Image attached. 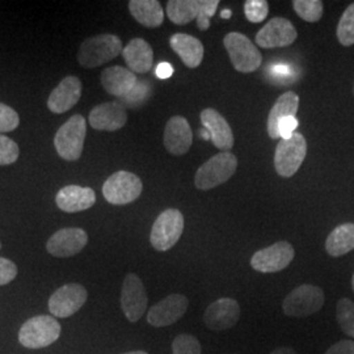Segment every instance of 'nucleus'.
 Returning <instances> with one entry per match:
<instances>
[{"instance_id": "nucleus-1", "label": "nucleus", "mask_w": 354, "mask_h": 354, "mask_svg": "<svg viewBox=\"0 0 354 354\" xmlns=\"http://www.w3.org/2000/svg\"><path fill=\"white\" fill-rule=\"evenodd\" d=\"M124 45L114 35H99L83 41L77 51V62L84 68H96L122 54Z\"/></svg>"}, {"instance_id": "nucleus-2", "label": "nucleus", "mask_w": 354, "mask_h": 354, "mask_svg": "<svg viewBox=\"0 0 354 354\" xmlns=\"http://www.w3.org/2000/svg\"><path fill=\"white\" fill-rule=\"evenodd\" d=\"M86 134L87 121L82 114H74L58 129L54 137V147L58 155L67 162L77 160L83 153Z\"/></svg>"}, {"instance_id": "nucleus-3", "label": "nucleus", "mask_w": 354, "mask_h": 354, "mask_svg": "<svg viewBox=\"0 0 354 354\" xmlns=\"http://www.w3.org/2000/svg\"><path fill=\"white\" fill-rule=\"evenodd\" d=\"M236 168L238 159L232 152H219L197 169L194 185L200 190L213 189L234 176Z\"/></svg>"}, {"instance_id": "nucleus-4", "label": "nucleus", "mask_w": 354, "mask_h": 354, "mask_svg": "<svg viewBox=\"0 0 354 354\" xmlns=\"http://www.w3.org/2000/svg\"><path fill=\"white\" fill-rule=\"evenodd\" d=\"M61 324L54 317H30L19 330V342L28 349H42L57 342L61 336Z\"/></svg>"}, {"instance_id": "nucleus-5", "label": "nucleus", "mask_w": 354, "mask_h": 354, "mask_svg": "<svg viewBox=\"0 0 354 354\" xmlns=\"http://www.w3.org/2000/svg\"><path fill=\"white\" fill-rule=\"evenodd\" d=\"M223 44L230 61L236 71L250 74L260 68L263 64V55L247 36L238 32H231L223 38Z\"/></svg>"}, {"instance_id": "nucleus-6", "label": "nucleus", "mask_w": 354, "mask_h": 354, "mask_svg": "<svg viewBox=\"0 0 354 354\" xmlns=\"http://www.w3.org/2000/svg\"><path fill=\"white\" fill-rule=\"evenodd\" d=\"M326 302L324 291L314 285H301L291 290L282 302V311L291 317H306L317 314Z\"/></svg>"}, {"instance_id": "nucleus-7", "label": "nucleus", "mask_w": 354, "mask_h": 354, "mask_svg": "<svg viewBox=\"0 0 354 354\" xmlns=\"http://www.w3.org/2000/svg\"><path fill=\"white\" fill-rule=\"evenodd\" d=\"M184 231V215L177 209H167L153 222L150 234L151 245L159 252L169 251L180 241Z\"/></svg>"}, {"instance_id": "nucleus-8", "label": "nucleus", "mask_w": 354, "mask_h": 354, "mask_svg": "<svg viewBox=\"0 0 354 354\" xmlns=\"http://www.w3.org/2000/svg\"><path fill=\"white\" fill-rule=\"evenodd\" d=\"M143 184L136 174L118 171L106 178L102 185L104 198L112 205H127L140 198Z\"/></svg>"}, {"instance_id": "nucleus-9", "label": "nucleus", "mask_w": 354, "mask_h": 354, "mask_svg": "<svg viewBox=\"0 0 354 354\" xmlns=\"http://www.w3.org/2000/svg\"><path fill=\"white\" fill-rule=\"evenodd\" d=\"M307 142L301 133L289 140H281L274 152V168L279 176H294L306 159Z\"/></svg>"}, {"instance_id": "nucleus-10", "label": "nucleus", "mask_w": 354, "mask_h": 354, "mask_svg": "<svg viewBox=\"0 0 354 354\" xmlns=\"http://www.w3.org/2000/svg\"><path fill=\"white\" fill-rule=\"evenodd\" d=\"M295 256L294 247L288 241H277L254 253L251 266L260 273H277L290 266Z\"/></svg>"}, {"instance_id": "nucleus-11", "label": "nucleus", "mask_w": 354, "mask_h": 354, "mask_svg": "<svg viewBox=\"0 0 354 354\" xmlns=\"http://www.w3.org/2000/svg\"><path fill=\"white\" fill-rule=\"evenodd\" d=\"M147 292L142 279L136 273H129L122 282L121 308L130 323H137L147 310Z\"/></svg>"}, {"instance_id": "nucleus-12", "label": "nucleus", "mask_w": 354, "mask_h": 354, "mask_svg": "<svg viewBox=\"0 0 354 354\" xmlns=\"http://www.w3.org/2000/svg\"><path fill=\"white\" fill-rule=\"evenodd\" d=\"M88 292L79 283H67L51 294L49 311L55 317H70L87 302Z\"/></svg>"}, {"instance_id": "nucleus-13", "label": "nucleus", "mask_w": 354, "mask_h": 354, "mask_svg": "<svg viewBox=\"0 0 354 354\" xmlns=\"http://www.w3.org/2000/svg\"><path fill=\"white\" fill-rule=\"evenodd\" d=\"M189 307V299L183 294H171L153 304L147 313V322L152 327L162 328L175 324L185 315Z\"/></svg>"}, {"instance_id": "nucleus-14", "label": "nucleus", "mask_w": 354, "mask_h": 354, "mask_svg": "<svg viewBox=\"0 0 354 354\" xmlns=\"http://www.w3.org/2000/svg\"><path fill=\"white\" fill-rule=\"evenodd\" d=\"M241 319V306L232 298H219L209 304L203 314V323L214 332L227 330L238 324Z\"/></svg>"}, {"instance_id": "nucleus-15", "label": "nucleus", "mask_w": 354, "mask_h": 354, "mask_svg": "<svg viewBox=\"0 0 354 354\" xmlns=\"http://www.w3.org/2000/svg\"><path fill=\"white\" fill-rule=\"evenodd\" d=\"M298 37L297 29L290 20L283 17L272 19L256 35V44L264 49L286 48Z\"/></svg>"}, {"instance_id": "nucleus-16", "label": "nucleus", "mask_w": 354, "mask_h": 354, "mask_svg": "<svg viewBox=\"0 0 354 354\" xmlns=\"http://www.w3.org/2000/svg\"><path fill=\"white\" fill-rule=\"evenodd\" d=\"M87 243L88 235L83 228H62L49 238L46 243V251L54 257H71L82 252Z\"/></svg>"}, {"instance_id": "nucleus-17", "label": "nucleus", "mask_w": 354, "mask_h": 354, "mask_svg": "<svg viewBox=\"0 0 354 354\" xmlns=\"http://www.w3.org/2000/svg\"><path fill=\"white\" fill-rule=\"evenodd\" d=\"M88 122L99 131L120 130L127 125V108L121 102H102L91 111Z\"/></svg>"}, {"instance_id": "nucleus-18", "label": "nucleus", "mask_w": 354, "mask_h": 354, "mask_svg": "<svg viewBox=\"0 0 354 354\" xmlns=\"http://www.w3.org/2000/svg\"><path fill=\"white\" fill-rule=\"evenodd\" d=\"M163 143L165 150L175 156H181L189 151L193 143V133L188 120L181 115L169 118L165 125Z\"/></svg>"}, {"instance_id": "nucleus-19", "label": "nucleus", "mask_w": 354, "mask_h": 354, "mask_svg": "<svg viewBox=\"0 0 354 354\" xmlns=\"http://www.w3.org/2000/svg\"><path fill=\"white\" fill-rule=\"evenodd\" d=\"M83 86L79 77L66 76L62 82L53 89L48 100V108L53 113L62 114L75 106L82 97Z\"/></svg>"}, {"instance_id": "nucleus-20", "label": "nucleus", "mask_w": 354, "mask_h": 354, "mask_svg": "<svg viewBox=\"0 0 354 354\" xmlns=\"http://www.w3.org/2000/svg\"><path fill=\"white\" fill-rule=\"evenodd\" d=\"M201 124L212 137V142L221 151H230L234 147V134L232 129L228 125L225 117L218 111L207 108L203 109L201 114Z\"/></svg>"}, {"instance_id": "nucleus-21", "label": "nucleus", "mask_w": 354, "mask_h": 354, "mask_svg": "<svg viewBox=\"0 0 354 354\" xmlns=\"http://www.w3.org/2000/svg\"><path fill=\"white\" fill-rule=\"evenodd\" d=\"M96 203V193L88 187L67 185L55 196L57 206L64 213H79L92 207Z\"/></svg>"}, {"instance_id": "nucleus-22", "label": "nucleus", "mask_w": 354, "mask_h": 354, "mask_svg": "<svg viewBox=\"0 0 354 354\" xmlns=\"http://www.w3.org/2000/svg\"><path fill=\"white\" fill-rule=\"evenodd\" d=\"M127 68L134 74H146L153 64V50L151 45L143 38H133L122 50Z\"/></svg>"}, {"instance_id": "nucleus-23", "label": "nucleus", "mask_w": 354, "mask_h": 354, "mask_svg": "<svg viewBox=\"0 0 354 354\" xmlns=\"http://www.w3.org/2000/svg\"><path fill=\"white\" fill-rule=\"evenodd\" d=\"M102 88L115 97H124L136 87L138 79L129 68L121 66H112L105 68L100 76Z\"/></svg>"}, {"instance_id": "nucleus-24", "label": "nucleus", "mask_w": 354, "mask_h": 354, "mask_svg": "<svg viewBox=\"0 0 354 354\" xmlns=\"http://www.w3.org/2000/svg\"><path fill=\"white\" fill-rule=\"evenodd\" d=\"M298 108H299V96L295 92L288 91L279 96V100L272 106L268 117V136L272 140H279V121L290 115L295 117Z\"/></svg>"}, {"instance_id": "nucleus-25", "label": "nucleus", "mask_w": 354, "mask_h": 354, "mask_svg": "<svg viewBox=\"0 0 354 354\" xmlns=\"http://www.w3.org/2000/svg\"><path fill=\"white\" fill-rule=\"evenodd\" d=\"M169 45L187 67L197 68L203 64V45L200 39L185 33H176L169 38Z\"/></svg>"}, {"instance_id": "nucleus-26", "label": "nucleus", "mask_w": 354, "mask_h": 354, "mask_svg": "<svg viewBox=\"0 0 354 354\" xmlns=\"http://www.w3.org/2000/svg\"><path fill=\"white\" fill-rule=\"evenodd\" d=\"M131 16L146 28H158L165 21V11L156 0H131L129 1Z\"/></svg>"}, {"instance_id": "nucleus-27", "label": "nucleus", "mask_w": 354, "mask_h": 354, "mask_svg": "<svg viewBox=\"0 0 354 354\" xmlns=\"http://www.w3.org/2000/svg\"><path fill=\"white\" fill-rule=\"evenodd\" d=\"M326 250L332 257H340L354 250V223L335 228L326 241Z\"/></svg>"}, {"instance_id": "nucleus-28", "label": "nucleus", "mask_w": 354, "mask_h": 354, "mask_svg": "<svg viewBox=\"0 0 354 354\" xmlns=\"http://www.w3.org/2000/svg\"><path fill=\"white\" fill-rule=\"evenodd\" d=\"M201 0H169L167 3V16L177 26H185L196 20L200 12Z\"/></svg>"}, {"instance_id": "nucleus-29", "label": "nucleus", "mask_w": 354, "mask_h": 354, "mask_svg": "<svg viewBox=\"0 0 354 354\" xmlns=\"http://www.w3.org/2000/svg\"><path fill=\"white\" fill-rule=\"evenodd\" d=\"M292 7L297 15L307 23H317L324 12V6L320 0H294Z\"/></svg>"}, {"instance_id": "nucleus-30", "label": "nucleus", "mask_w": 354, "mask_h": 354, "mask_svg": "<svg viewBox=\"0 0 354 354\" xmlns=\"http://www.w3.org/2000/svg\"><path fill=\"white\" fill-rule=\"evenodd\" d=\"M336 319L342 332L354 339V302L342 298L336 306Z\"/></svg>"}, {"instance_id": "nucleus-31", "label": "nucleus", "mask_w": 354, "mask_h": 354, "mask_svg": "<svg viewBox=\"0 0 354 354\" xmlns=\"http://www.w3.org/2000/svg\"><path fill=\"white\" fill-rule=\"evenodd\" d=\"M337 39L342 46H352L354 44V3L344 13L337 26Z\"/></svg>"}, {"instance_id": "nucleus-32", "label": "nucleus", "mask_w": 354, "mask_h": 354, "mask_svg": "<svg viewBox=\"0 0 354 354\" xmlns=\"http://www.w3.org/2000/svg\"><path fill=\"white\" fill-rule=\"evenodd\" d=\"M201 342L189 333H183L172 342V354H201Z\"/></svg>"}, {"instance_id": "nucleus-33", "label": "nucleus", "mask_w": 354, "mask_h": 354, "mask_svg": "<svg viewBox=\"0 0 354 354\" xmlns=\"http://www.w3.org/2000/svg\"><path fill=\"white\" fill-rule=\"evenodd\" d=\"M244 13L248 21L254 24L263 23L269 13V4L266 0H247L244 3Z\"/></svg>"}, {"instance_id": "nucleus-34", "label": "nucleus", "mask_w": 354, "mask_h": 354, "mask_svg": "<svg viewBox=\"0 0 354 354\" xmlns=\"http://www.w3.org/2000/svg\"><path fill=\"white\" fill-rule=\"evenodd\" d=\"M20 149L15 140L0 134V165H10L19 159Z\"/></svg>"}, {"instance_id": "nucleus-35", "label": "nucleus", "mask_w": 354, "mask_h": 354, "mask_svg": "<svg viewBox=\"0 0 354 354\" xmlns=\"http://www.w3.org/2000/svg\"><path fill=\"white\" fill-rule=\"evenodd\" d=\"M150 95V84L147 82H137L136 87L131 89L127 96L121 97V104L125 106H138L142 102H146Z\"/></svg>"}, {"instance_id": "nucleus-36", "label": "nucleus", "mask_w": 354, "mask_h": 354, "mask_svg": "<svg viewBox=\"0 0 354 354\" xmlns=\"http://www.w3.org/2000/svg\"><path fill=\"white\" fill-rule=\"evenodd\" d=\"M20 124V117L11 106L0 102V133L13 131Z\"/></svg>"}, {"instance_id": "nucleus-37", "label": "nucleus", "mask_w": 354, "mask_h": 354, "mask_svg": "<svg viewBox=\"0 0 354 354\" xmlns=\"http://www.w3.org/2000/svg\"><path fill=\"white\" fill-rule=\"evenodd\" d=\"M219 6V0H201L200 12L197 16V26L200 30H207L210 26V19L216 12V8Z\"/></svg>"}, {"instance_id": "nucleus-38", "label": "nucleus", "mask_w": 354, "mask_h": 354, "mask_svg": "<svg viewBox=\"0 0 354 354\" xmlns=\"http://www.w3.org/2000/svg\"><path fill=\"white\" fill-rule=\"evenodd\" d=\"M16 276H17L16 264L6 257H0V286L12 282L13 279H16Z\"/></svg>"}, {"instance_id": "nucleus-39", "label": "nucleus", "mask_w": 354, "mask_h": 354, "mask_svg": "<svg viewBox=\"0 0 354 354\" xmlns=\"http://www.w3.org/2000/svg\"><path fill=\"white\" fill-rule=\"evenodd\" d=\"M298 127V120L297 117H286L281 120L279 124V134L281 140H289L295 133V129Z\"/></svg>"}, {"instance_id": "nucleus-40", "label": "nucleus", "mask_w": 354, "mask_h": 354, "mask_svg": "<svg viewBox=\"0 0 354 354\" xmlns=\"http://www.w3.org/2000/svg\"><path fill=\"white\" fill-rule=\"evenodd\" d=\"M324 354H354V342L342 340L336 342Z\"/></svg>"}, {"instance_id": "nucleus-41", "label": "nucleus", "mask_w": 354, "mask_h": 354, "mask_svg": "<svg viewBox=\"0 0 354 354\" xmlns=\"http://www.w3.org/2000/svg\"><path fill=\"white\" fill-rule=\"evenodd\" d=\"M270 73L273 77H277L279 80H282V83H286L285 79L290 77L291 70L286 64H276L270 68Z\"/></svg>"}, {"instance_id": "nucleus-42", "label": "nucleus", "mask_w": 354, "mask_h": 354, "mask_svg": "<svg viewBox=\"0 0 354 354\" xmlns=\"http://www.w3.org/2000/svg\"><path fill=\"white\" fill-rule=\"evenodd\" d=\"M155 74H156L159 79L165 80V79H168V77L172 76V74H174V67H172V64H168V62H162V64H158Z\"/></svg>"}, {"instance_id": "nucleus-43", "label": "nucleus", "mask_w": 354, "mask_h": 354, "mask_svg": "<svg viewBox=\"0 0 354 354\" xmlns=\"http://www.w3.org/2000/svg\"><path fill=\"white\" fill-rule=\"evenodd\" d=\"M269 354H297V352L292 348H289V346H281V348L272 351Z\"/></svg>"}, {"instance_id": "nucleus-44", "label": "nucleus", "mask_w": 354, "mask_h": 354, "mask_svg": "<svg viewBox=\"0 0 354 354\" xmlns=\"http://www.w3.org/2000/svg\"><path fill=\"white\" fill-rule=\"evenodd\" d=\"M200 137L205 140H212V137H210V134H209V131L206 130V129H203V130H200Z\"/></svg>"}, {"instance_id": "nucleus-45", "label": "nucleus", "mask_w": 354, "mask_h": 354, "mask_svg": "<svg viewBox=\"0 0 354 354\" xmlns=\"http://www.w3.org/2000/svg\"><path fill=\"white\" fill-rule=\"evenodd\" d=\"M231 15H232V12H231L230 10H225V11H222V13H221V17H223V19H230V17H231Z\"/></svg>"}, {"instance_id": "nucleus-46", "label": "nucleus", "mask_w": 354, "mask_h": 354, "mask_svg": "<svg viewBox=\"0 0 354 354\" xmlns=\"http://www.w3.org/2000/svg\"><path fill=\"white\" fill-rule=\"evenodd\" d=\"M122 354H149L147 352H143V351H134V352H127V353Z\"/></svg>"}, {"instance_id": "nucleus-47", "label": "nucleus", "mask_w": 354, "mask_h": 354, "mask_svg": "<svg viewBox=\"0 0 354 354\" xmlns=\"http://www.w3.org/2000/svg\"><path fill=\"white\" fill-rule=\"evenodd\" d=\"M352 288H353V291H354V274H353V279H352Z\"/></svg>"}, {"instance_id": "nucleus-48", "label": "nucleus", "mask_w": 354, "mask_h": 354, "mask_svg": "<svg viewBox=\"0 0 354 354\" xmlns=\"http://www.w3.org/2000/svg\"><path fill=\"white\" fill-rule=\"evenodd\" d=\"M0 248H1V243H0Z\"/></svg>"}]
</instances>
